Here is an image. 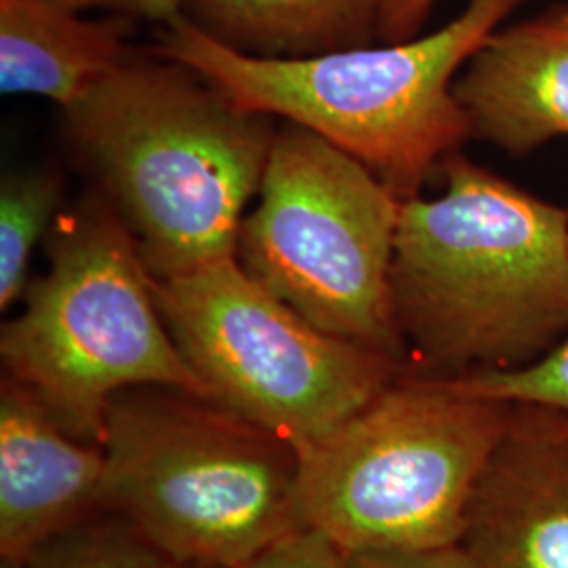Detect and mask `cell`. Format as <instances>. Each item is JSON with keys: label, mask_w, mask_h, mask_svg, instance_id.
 I'll return each instance as SVG.
<instances>
[{"label": "cell", "mask_w": 568, "mask_h": 568, "mask_svg": "<svg viewBox=\"0 0 568 568\" xmlns=\"http://www.w3.org/2000/svg\"><path fill=\"white\" fill-rule=\"evenodd\" d=\"M436 199L403 201L389 286L406 371L530 365L568 335V211L459 152Z\"/></svg>", "instance_id": "cell-1"}, {"label": "cell", "mask_w": 568, "mask_h": 568, "mask_svg": "<svg viewBox=\"0 0 568 568\" xmlns=\"http://www.w3.org/2000/svg\"><path fill=\"white\" fill-rule=\"evenodd\" d=\"M65 138L154 281L236 257L276 119L180 61L131 53L63 110Z\"/></svg>", "instance_id": "cell-2"}, {"label": "cell", "mask_w": 568, "mask_h": 568, "mask_svg": "<svg viewBox=\"0 0 568 568\" xmlns=\"http://www.w3.org/2000/svg\"><path fill=\"white\" fill-rule=\"evenodd\" d=\"M525 0H467L440 30L302 60L246 55L187 16L164 23L156 55L180 61L232 100L304 126L366 164L403 201L469 138L455 81Z\"/></svg>", "instance_id": "cell-3"}, {"label": "cell", "mask_w": 568, "mask_h": 568, "mask_svg": "<svg viewBox=\"0 0 568 568\" xmlns=\"http://www.w3.org/2000/svg\"><path fill=\"white\" fill-rule=\"evenodd\" d=\"M105 509L180 567L241 568L302 528L300 453L225 406L133 387L103 422Z\"/></svg>", "instance_id": "cell-4"}, {"label": "cell", "mask_w": 568, "mask_h": 568, "mask_svg": "<svg viewBox=\"0 0 568 568\" xmlns=\"http://www.w3.org/2000/svg\"><path fill=\"white\" fill-rule=\"evenodd\" d=\"M47 257L0 328V358L70 434L102 445L108 406L133 387L213 400L164 325L138 244L100 194L61 211Z\"/></svg>", "instance_id": "cell-5"}, {"label": "cell", "mask_w": 568, "mask_h": 568, "mask_svg": "<svg viewBox=\"0 0 568 568\" xmlns=\"http://www.w3.org/2000/svg\"><path fill=\"white\" fill-rule=\"evenodd\" d=\"M511 405L403 373L325 438L297 448L300 514L347 554L462 544Z\"/></svg>", "instance_id": "cell-6"}, {"label": "cell", "mask_w": 568, "mask_h": 568, "mask_svg": "<svg viewBox=\"0 0 568 568\" xmlns=\"http://www.w3.org/2000/svg\"><path fill=\"white\" fill-rule=\"evenodd\" d=\"M236 262L333 337L406 368L392 305V257L403 199L366 164L304 126L283 122Z\"/></svg>", "instance_id": "cell-7"}, {"label": "cell", "mask_w": 568, "mask_h": 568, "mask_svg": "<svg viewBox=\"0 0 568 568\" xmlns=\"http://www.w3.org/2000/svg\"><path fill=\"white\" fill-rule=\"evenodd\" d=\"M154 297L211 398L295 448L335 432L406 371L305 321L236 257L154 281Z\"/></svg>", "instance_id": "cell-8"}, {"label": "cell", "mask_w": 568, "mask_h": 568, "mask_svg": "<svg viewBox=\"0 0 568 568\" xmlns=\"http://www.w3.org/2000/svg\"><path fill=\"white\" fill-rule=\"evenodd\" d=\"M485 568H568V417L511 405L462 537Z\"/></svg>", "instance_id": "cell-9"}, {"label": "cell", "mask_w": 568, "mask_h": 568, "mask_svg": "<svg viewBox=\"0 0 568 568\" xmlns=\"http://www.w3.org/2000/svg\"><path fill=\"white\" fill-rule=\"evenodd\" d=\"M105 450L70 434L11 377L0 386V558L26 560L105 509Z\"/></svg>", "instance_id": "cell-10"}, {"label": "cell", "mask_w": 568, "mask_h": 568, "mask_svg": "<svg viewBox=\"0 0 568 568\" xmlns=\"http://www.w3.org/2000/svg\"><path fill=\"white\" fill-rule=\"evenodd\" d=\"M453 91L469 138L511 156L568 138V9L497 28Z\"/></svg>", "instance_id": "cell-11"}, {"label": "cell", "mask_w": 568, "mask_h": 568, "mask_svg": "<svg viewBox=\"0 0 568 568\" xmlns=\"http://www.w3.org/2000/svg\"><path fill=\"white\" fill-rule=\"evenodd\" d=\"M131 20H87L47 0H0V91L61 112L126 60Z\"/></svg>", "instance_id": "cell-12"}, {"label": "cell", "mask_w": 568, "mask_h": 568, "mask_svg": "<svg viewBox=\"0 0 568 568\" xmlns=\"http://www.w3.org/2000/svg\"><path fill=\"white\" fill-rule=\"evenodd\" d=\"M384 0H192L187 18L225 47L265 60H302L377 39Z\"/></svg>", "instance_id": "cell-13"}, {"label": "cell", "mask_w": 568, "mask_h": 568, "mask_svg": "<svg viewBox=\"0 0 568 568\" xmlns=\"http://www.w3.org/2000/svg\"><path fill=\"white\" fill-rule=\"evenodd\" d=\"M65 183L51 169L4 175L0 185V310L21 302L34 248L60 217Z\"/></svg>", "instance_id": "cell-14"}, {"label": "cell", "mask_w": 568, "mask_h": 568, "mask_svg": "<svg viewBox=\"0 0 568 568\" xmlns=\"http://www.w3.org/2000/svg\"><path fill=\"white\" fill-rule=\"evenodd\" d=\"M26 568H180L126 518L103 509L34 549Z\"/></svg>", "instance_id": "cell-15"}, {"label": "cell", "mask_w": 568, "mask_h": 568, "mask_svg": "<svg viewBox=\"0 0 568 568\" xmlns=\"http://www.w3.org/2000/svg\"><path fill=\"white\" fill-rule=\"evenodd\" d=\"M447 382L476 396L509 405L544 406L568 417V335L530 365L474 373Z\"/></svg>", "instance_id": "cell-16"}, {"label": "cell", "mask_w": 568, "mask_h": 568, "mask_svg": "<svg viewBox=\"0 0 568 568\" xmlns=\"http://www.w3.org/2000/svg\"><path fill=\"white\" fill-rule=\"evenodd\" d=\"M241 568H349L347 551L316 528L286 532Z\"/></svg>", "instance_id": "cell-17"}, {"label": "cell", "mask_w": 568, "mask_h": 568, "mask_svg": "<svg viewBox=\"0 0 568 568\" xmlns=\"http://www.w3.org/2000/svg\"><path fill=\"white\" fill-rule=\"evenodd\" d=\"M347 560L349 568H485L464 544L438 548L363 551L347 554Z\"/></svg>", "instance_id": "cell-18"}, {"label": "cell", "mask_w": 568, "mask_h": 568, "mask_svg": "<svg viewBox=\"0 0 568 568\" xmlns=\"http://www.w3.org/2000/svg\"><path fill=\"white\" fill-rule=\"evenodd\" d=\"M74 13L108 11L129 20H150L159 23L185 16L192 0H47Z\"/></svg>", "instance_id": "cell-19"}, {"label": "cell", "mask_w": 568, "mask_h": 568, "mask_svg": "<svg viewBox=\"0 0 568 568\" xmlns=\"http://www.w3.org/2000/svg\"><path fill=\"white\" fill-rule=\"evenodd\" d=\"M436 4L438 0H384L377 21V41L403 42L419 37Z\"/></svg>", "instance_id": "cell-20"}, {"label": "cell", "mask_w": 568, "mask_h": 568, "mask_svg": "<svg viewBox=\"0 0 568 568\" xmlns=\"http://www.w3.org/2000/svg\"><path fill=\"white\" fill-rule=\"evenodd\" d=\"M0 568H26L21 560H11V558H2L0 560Z\"/></svg>", "instance_id": "cell-21"}, {"label": "cell", "mask_w": 568, "mask_h": 568, "mask_svg": "<svg viewBox=\"0 0 568 568\" xmlns=\"http://www.w3.org/2000/svg\"><path fill=\"white\" fill-rule=\"evenodd\" d=\"M180 568H220V567H203V565H187V567Z\"/></svg>", "instance_id": "cell-22"}]
</instances>
